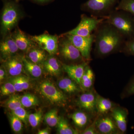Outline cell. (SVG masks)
Wrapping results in <instances>:
<instances>
[{
  "label": "cell",
  "instance_id": "38",
  "mask_svg": "<svg viewBox=\"0 0 134 134\" xmlns=\"http://www.w3.org/2000/svg\"><path fill=\"white\" fill-rule=\"evenodd\" d=\"M50 130L48 128L39 130L38 132V134H50Z\"/></svg>",
  "mask_w": 134,
  "mask_h": 134
},
{
  "label": "cell",
  "instance_id": "36",
  "mask_svg": "<svg viewBox=\"0 0 134 134\" xmlns=\"http://www.w3.org/2000/svg\"><path fill=\"white\" fill-rule=\"evenodd\" d=\"M134 95V77L127 86L125 90L124 95L125 97Z\"/></svg>",
  "mask_w": 134,
  "mask_h": 134
},
{
  "label": "cell",
  "instance_id": "37",
  "mask_svg": "<svg viewBox=\"0 0 134 134\" xmlns=\"http://www.w3.org/2000/svg\"><path fill=\"white\" fill-rule=\"evenodd\" d=\"M7 75V74L5 67L2 64L0 68V81L1 82L4 80Z\"/></svg>",
  "mask_w": 134,
  "mask_h": 134
},
{
  "label": "cell",
  "instance_id": "3",
  "mask_svg": "<svg viewBox=\"0 0 134 134\" xmlns=\"http://www.w3.org/2000/svg\"><path fill=\"white\" fill-rule=\"evenodd\" d=\"M19 7L15 3H5L2 11L1 18V34L4 37L16 28L22 17Z\"/></svg>",
  "mask_w": 134,
  "mask_h": 134
},
{
  "label": "cell",
  "instance_id": "25",
  "mask_svg": "<svg viewBox=\"0 0 134 134\" xmlns=\"http://www.w3.org/2000/svg\"><path fill=\"white\" fill-rule=\"evenodd\" d=\"M57 127V133L59 134H77L79 132L72 128L64 117L60 116Z\"/></svg>",
  "mask_w": 134,
  "mask_h": 134
},
{
  "label": "cell",
  "instance_id": "41",
  "mask_svg": "<svg viewBox=\"0 0 134 134\" xmlns=\"http://www.w3.org/2000/svg\"><path fill=\"white\" fill-rule=\"evenodd\" d=\"M133 20H134V16H133Z\"/></svg>",
  "mask_w": 134,
  "mask_h": 134
},
{
  "label": "cell",
  "instance_id": "10",
  "mask_svg": "<svg viewBox=\"0 0 134 134\" xmlns=\"http://www.w3.org/2000/svg\"><path fill=\"white\" fill-rule=\"evenodd\" d=\"M23 56L17 54L3 61L7 75L10 77L17 76L25 72Z\"/></svg>",
  "mask_w": 134,
  "mask_h": 134
},
{
  "label": "cell",
  "instance_id": "11",
  "mask_svg": "<svg viewBox=\"0 0 134 134\" xmlns=\"http://www.w3.org/2000/svg\"><path fill=\"white\" fill-rule=\"evenodd\" d=\"M96 125L99 134L121 133L111 115H105L98 118L96 119Z\"/></svg>",
  "mask_w": 134,
  "mask_h": 134
},
{
  "label": "cell",
  "instance_id": "1",
  "mask_svg": "<svg viewBox=\"0 0 134 134\" xmlns=\"http://www.w3.org/2000/svg\"><path fill=\"white\" fill-rule=\"evenodd\" d=\"M97 30L94 41L98 55L106 56L123 47L126 38L112 25L104 21Z\"/></svg>",
  "mask_w": 134,
  "mask_h": 134
},
{
  "label": "cell",
  "instance_id": "18",
  "mask_svg": "<svg viewBox=\"0 0 134 134\" xmlns=\"http://www.w3.org/2000/svg\"><path fill=\"white\" fill-rule=\"evenodd\" d=\"M46 52V51L37 45L30 49L26 53L25 57L32 62L43 65V63L47 58Z\"/></svg>",
  "mask_w": 134,
  "mask_h": 134
},
{
  "label": "cell",
  "instance_id": "16",
  "mask_svg": "<svg viewBox=\"0 0 134 134\" xmlns=\"http://www.w3.org/2000/svg\"><path fill=\"white\" fill-rule=\"evenodd\" d=\"M87 65V63L86 62H83L81 64L76 65L63 64V69L67 73L69 77L79 85Z\"/></svg>",
  "mask_w": 134,
  "mask_h": 134
},
{
  "label": "cell",
  "instance_id": "34",
  "mask_svg": "<svg viewBox=\"0 0 134 134\" xmlns=\"http://www.w3.org/2000/svg\"><path fill=\"white\" fill-rule=\"evenodd\" d=\"M122 49L127 54L134 56V38L126 40Z\"/></svg>",
  "mask_w": 134,
  "mask_h": 134
},
{
  "label": "cell",
  "instance_id": "5",
  "mask_svg": "<svg viewBox=\"0 0 134 134\" xmlns=\"http://www.w3.org/2000/svg\"><path fill=\"white\" fill-rule=\"evenodd\" d=\"M104 20L103 17L98 18L96 16L89 17L83 15L78 25L74 29L64 34L88 37L91 35L92 32L97 30Z\"/></svg>",
  "mask_w": 134,
  "mask_h": 134
},
{
  "label": "cell",
  "instance_id": "39",
  "mask_svg": "<svg viewBox=\"0 0 134 134\" xmlns=\"http://www.w3.org/2000/svg\"><path fill=\"white\" fill-rule=\"evenodd\" d=\"M34 1L39 3H44L49 2L52 0H34Z\"/></svg>",
  "mask_w": 134,
  "mask_h": 134
},
{
  "label": "cell",
  "instance_id": "4",
  "mask_svg": "<svg viewBox=\"0 0 134 134\" xmlns=\"http://www.w3.org/2000/svg\"><path fill=\"white\" fill-rule=\"evenodd\" d=\"M39 89L41 95L52 104L60 106L67 104L66 96L50 81L46 80L41 82Z\"/></svg>",
  "mask_w": 134,
  "mask_h": 134
},
{
  "label": "cell",
  "instance_id": "14",
  "mask_svg": "<svg viewBox=\"0 0 134 134\" xmlns=\"http://www.w3.org/2000/svg\"><path fill=\"white\" fill-rule=\"evenodd\" d=\"M19 50L11 32L3 37L0 43V52L2 61L16 55Z\"/></svg>",
  "mask_w": 134,
  "mask_h": 134
},
{
  "label": "cell",
  "instance_id": "19",
  "mask_svg": "<svg viewBox=\"0 0 134 134\" xmlns=\"http://www.w3.org/2000/svg\"><path fill=\"white\" fill-rule=\"evenodd\" d=\"M58 84L60 90L70 94L76 93L81 90L78 86L79 84L69 77L62 78L58 82Z\"/></svg>",
  "mask_w": 134,
  "mask_h": 134
},
{
  "label": "cell",
  "instance_id": "33",
  "mask_svg": "<svg viewBox=\"0 0 134 134\" xmlns=\"http://www.w3.org/2000/svg\"><path fill=\"white\" fill-rule=\"evenodd\" d=\"M16 91L13 84L8 81L1 86V94L2 96H7L12 95Z\"/></svg>",
  "mask_w": 134,
  "mask_h": 134
},
{
  "label": "cell",
  "instance_id": "8",
  "mask_svg": "<svg viewBox=\"0 0 134 134\" xmlns=\"http://www.w3.org/2000/svg\"><path fill=\"white\" fill-rule=\"evenodd\" d=\"M32 40L50 55H54L59 49V38L56 35L44 33L38 36H30Z\"/></svg>",
  "mask_w": 134,
  "mask_h": 134
},
{
  "label": "cell",
  "instance_id": "27",
  "mask_svg": "<svg viewBox=\"0 0 134 134\" xmlns=\"http://www.w3.org/2000/svg\"><path fill=\"white\" fill-rule=\"evenodd\" d=\"M21 102L24 108H30L39 104L38 99L35 95L30 93H25L21 97Z\"/></svg>",
  "mask_w": 134,
  "mask_h": 134
},
{
  "label": "cell",
  "instance_id": "26",
  "mask_svg": "<svg viewBox=\"0 0 134 134\" xmlns=\"http://www.w3.org/2000/svg\"><path fill=\"white\" fill-rule=\"evenodd\" d=\"M21 97L17 95H12L3 103L4 107L11 111L24 107L21 102Z\"/></svg>",
  "mask_w": 134,
  "mask_h": 134
},
{
  "label": "cell",
  "instance_id": "32",
  "mask_svg": "<svg viewBox=\"0 0 134 134\" xmlns=\"http://www.w3.org/2000/svg\"><path fill=\"white\" fill-rule=\"evenodd\" d=\"M14 115L18 117L23 121L25 125H27L29 123V114L26 110L24 109V107H20L13 111H11Z\"/></svg>",
  "mask_w": 134,
  "mask_h": 134
},
{
  "label": "cell",
  "instance_id": "35",
  "mask_svg": "<svg viewBox=\"0 0 134 134\" xmlns=\"http://www.w3.org/2000/svg\"><path fill=\"white\" fill-rule=\"evenodd\" d=\"M96 120L92 122L91 125L86 127L84 130L82 131L81 133L82 134H97L99 133L97 129L96 125Z\"/></svg>",
  "mask_w": 134,
  "mask_h": 134
},
{
  "label": "cell",
  "instance_id": "24",
  "mask_svg": "<svg viewBox=\"0 0 134 134\" xmlns=\"http://www.w3.org/2000/svg\"><path fill=\"white\" fill-rule=\"evenodd\" d=\"M113 103L111 100L98 95L96 102L97 111L99 114H107L114 107Z\"/></svg>",
  "mask_w": 134,
  "mask_h": 134
},
{
  "label": "cell",
  "instance_id": "13",
  "mask_svg": "<svg viewBox=\"0 0 134 134\" xmlns=\"http://www.w3.org/2000/svg\"><path fill=\"white\" fill-rule=\"evenodd\" d=\"M11 34L19 50L26 53L30 49L37 45L30 36L26 35L18 27H16Z\"/></svg>",
  "mask_w": 134,
  "mask_h": 134
},
{
  "label": "cell",
  "instance_id": "28",
  "mask_svg": "<svg viewBox=\"0 0 134 134\" xmlns=\"http://www.w3.org/2000/svg\"><path fill=\"white\" fill-rule=\"evenodd\" d=\"M60 116H59L58 111L56 109H53L48 112L44 117L45 122L48 126L56 127L58 125Z\"/></svg>",
  "mask_w": 134,
  "mask_h": 134
},
{
  "label": "cell",
  "instance_id": "22",
  "mask_svg": "<svg viewBox=\"0 0 134 134\" xmlns=\"http://www.w3.org/2000/svg\"><path fill=\"white\" fill-rule=\"evenodd\" d=\"M23 59L25 72L35 78H38L42 75L44 69L43 65L32 62L25 55L23 56Z\"/></svg>",
  "mask_w": 134,
  "mask_h": 134
},
{
  "label": "cell",
  "instance_id": "29",
  "mask_svg": "<svg viewBox=\"0 0 134 134\" xmlns=\"http://www.w3.org/2000/svg\"><path fill=\"white\" fill-rule=\"evenodd\" d=\"M9 119L10 126L13 132L16 134L21 133L23 127V121L11 113L9 114Z\"/></svg>",
  "mask_w": 134,
  "mask_h": 134
},
{
  "label": "cell",
  "instance_id": "15",
  "mask_svg": "<svg viewBox=\"0 0 134 134\" xmlns=\"http://www.w3.org/2000/svg\"><path fill=\"white\" fill-rule=\"evenodd\" d=\"M111 112V115L118 129L121 133H124L126 132L127 129V111L121 107H114Z\"/></svg>",
  "mask_w": 134,
  "mask_h": 134
},
{
  "label": "cell",
  "instance_id": "20",
  "mask_svg": "<svg viewBox=\"0 0 134 134\" xmlns=\"http://www.w3.org/2000/svg\"><path fill=\"white\" fill-rule=\"evenodd\" d=\"M94 79L95 76L93 71L87 65L79 84L81 90L86 92L91 90L93 85Z\"/></svg>",
  "mask_w": 134,
  "mask_h": 134
},
{
  "label": "cell",
  "instance_id": "2",
  "mask_svg": "<svg viewBox=\"0 0 134 134\" xmlns=\"http://www.w3.org/2000/svg\"><path fill=\"white\" fill-rule=\"evenodd\" d=\"M103 18L105 22L112 25L127 40L134 38V21L129 13L115 10Z\"/></svg>",
  "mask_w": 134,
  "mask_h": 134
},
{
  "label": "cell",
  "instance_id": "21",
  "mask_svg": "<svg viewBox=\"0 0 134 134\" xmlns=\"http://www.w3.org/2000/svg\"><path fill=\"white\" fill-rule=\"evenodd\" d=\"M74 124L80 129L86 128L90 121V117L87 113L83 111L75 112L70 115Z\"/></svg>",
  "mask_w": 134,
  "mask_h": 134
},
{
  "label": "cell",
  "instance_id": "17",
  "mask_svg": "<svg viewBox=\"0 0 134 134\" xmlns=\"http://www.w3.org/2000/svg\"><path fill=\"white\" fill-rule=\"evenodd\" d=\"M43 66L46 72L54 76L60 74L62 70H63L62 65L61 66L59 60L54 55H50L47 57L43 63Z\"/></svg>",
  "mask_w": 134,
  "mask_h": 134
},
{
  "label": "cell",
  "instance_id": "30",
  "mask_svg": "<svg viewBox=\"0 0 134 134\" xmlns=\"http://www.w3.org/2000/svg\"><path fill=\"white\" fill-rule=\"evenodd\" d=\"M115 9L125 11L134 16V0H120Z\"/></svg>",
  "mask_w": 134,
  "mask_h": 134
},
{
  "label": "cell",
  "instance_id": "7",
  "mask_svg": "<svg viewBox=\"0 0 134 134\" xmlns=\"http://www.w3.org/2000/svg\"><path fill=\"white\" fill-rule=\"evenodd\" d=\"M63 36H66L72 42L85 59L87 61L91 60V51L94 42L95 34H92L88 37L65 34Z\"/></svg>",
  "mask_w": 134,
  "mask_h": 134
},
{
  "label": "cell",
  "instance_id": "6",
  "mask_svg": "<svg viewBox=\"0 0 134 134\" xmlns=\"http://www.w3.org/2000/svg\"><path fill=\"white\" fill-rule=\"evenodd\" d=\"M119 0H88L81 5L82 9L95 15H104L113 11Z\"/></svg>",
  "mask_w": 134,
  "mask_h": 134
},
{
  "label": "cell",
  "instance_id": "23",
  "mask_svg": "<svg viewBox=\"0 0 134 134\" xmlns=\"http://www.w3.org/2000/svg\"><path fill=\"white\" fill-rule=\"evenodd\" d=\"M9 81L13 84L16 91L18 92L28 90L30 86V82L29 77L22 74L10 77Z\"/></svg>",
  "mask_w": 134,
  "mask_h": 134
},
{
  "label": "cell",
  "instance_id": "31",
  "mask_svg": "<svg viewBox=\"0 0 134 134\" xmlns=\"http://www.w3.org/2000/svg\"><path fill=\"white\" fill-rule=\"evenodd\" d=\"M43 118V111L41 109H39L36 112L29 114V124L32 127H37L40 124Z\"/></svg>",
  "mask_w": 134,
  "mask_h": 134
},
{
  "label": "cell",
  "instance_id": "40",
  "mask_svg": "<svg viewBox=\"0 0 134 134\" xmlns=\"http://www.w3.org/2000/svg\"><path fill=\"white\" fill-rule=\"evenodd\" d=\"M21 1V0H16V1L18 2V1Z\"/></svg>",
  "mask_w": 134,
  "mask_h": 134
},
{
  "label": "cell",
  "instance_id": "12",
  "mask_svg": "<svg viewBox=\"0 0 134 134\" xmlns=\"http://www.w3.org/2000/svg\"><path fill=\"white\" fill-rule=\"evenodd\" d=\"M97 95L95 91L91 90L85 92L79 96L77 104L79 107L89 113H95L97 112L96 102Z\"/></svg>",
  "mask_w": 134,
  "mask_h": 134
},
{
  "label": "cell",
  "instance_id": "9",
  "mask_svg": "<svg viewBox=\"0 0 134 134\" xmlns=\"http://www.w3.org/2000/svg\"><path fill=\"white\" fill-rule=\"evenodd\" d=\"M64 36L65 38L59 41V50L61 55L69 61L77 62L83 60L84 58L79 50L66 36Z\"/></svg>",
  "mask_w": 134,
  "mask_h": 134
}]
</instances>
